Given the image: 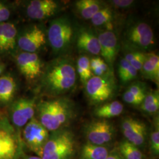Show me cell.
Wrapping results in <instances>:
<instances>
[{
  "label": "cell",
  "mask_w": 159,
  "mask_h": 159,
  "mask_svg": "<svg viewBox=\"0 0 159 159\" xmlns=\"http://www.w3.org/2000/svg\"><path fill=\"white\" fill-rule=\"evenodd\" d=\"M40 78L43 93L51 96H61L75 87L77 71L70 58L58 57L46 66Z\"/></svg>",
  "instance_id": "cell-1"
},
{
  "label": "cell",
  "mask_w": 159,
  "mask_h": 159,
  "mask_svg": "<svg viewBox=\"0 0 159 159\" xmlns=\"http://www.w3.org/2000/svg\"><path fill=\"white\" fill-rule=\"evenodd\" d=\"M39 120L48 131L65 128L76 116L74 102L64 97L42 100L36 105Z\"/></svg>",
  "instance_id": "cell-2"
},
{
  "label": "cell",
  "mask_w": 159,
  "mask_h": 159,
  "mask_svg": "<svg viewBox=\"0 0 159 159\" xmlns=\"http://www.w3.org/2000/svg\"><path fill=\"white\" fill-rule=\"evenodd\" d=\"M76 150L74 133L64 128L53 131L43 149L42 159H73Z\"/></svg>",
  "instance_id": "cell-3"
},
{
  "label": "cell",
  "mask_w": 159,
  "mask_h": 159,
  "mask_svg": "<svg viewBox=\"0 0 159 159\" xmlns=\"http://www.w3.org/2000/svg\"><path fill=\"white\" fill-rule=\"evenodd\" d=\"M126 50L145 52L154 44L153 31L148 23L136 20L127 24L123 35Z\"/></svg>",
  "instance_id": "cell-4"
},
{
  "label": "cell",
  "mask_w": 159,
  "mask_h": 159,
  "mask_svg": "<svg viewBox=\"0 0 159 159\" xmlns=\"http://www.w3.org/2000/svg\"><path fill=\"white\" fill-rule=\"evenodd\" d=\"M74 29L68 17H61L51 21L48 29V40L55 54L68 51L74 38Z\"/></svg>",
  "instance_id": "cell-5"
},
{
  "label": "cell",
  "mask_w": 159,
  "mask_h": 159,
  "mask_svg": "<svg viewBox=\"0 0 159 159\" xmlns=\"http://www.w3.org/2000/svg\"><path fill=\"white\" fill-rule=\"evenodd\" d=\"M85 93L93 104H102L113 98L117 91L113 73L102 75H93L85 85Z\"/></svg>",
  "instance_id": "cell-6"
},
{
  "label": "cell",
  "mask_w": 159,
  "mask_h": 159,
  "mask_svg": "<svg viewBox=\"0 0 159 159\" xmlns=\"http://www.w3.org/2000/svg\"><path fill=\"white\" fill-rule=\"evenodd\" d=\"M23 140L29 149L41 157L43 149L50 136L49 131L39 120L33 117L24 126Z\"/></svg>",
  "instance_id": "cell-7"
},
{
  "label": "cell",
  "mask_w": 159,
  "mask_h": 159,
  "mask_svg": "<svg viewBox=\"0 0 159 159\" xmlns=\"http://www.w3.org/2000/svg\"><path fill=\"white\" fill-rule=\"evenodd\" d=\"M84 131L88 142L103 146L113 140L116 130L111 122L107 120L98 119L87 124Z\"/></svg>",
  "instance_id": "cell-8"
},
{
  "label": "cell",
  "mask_w": 159,
  "mask_h": 159,
  "mask_svg": "<svg viewBox=\"0 0 159 159\" xmlns=\"http://www.w3.org/2000/svg\"><path fill=\"white\" fill-rule=\"evenodd\" d=\"M46 43V33L37 25L26 27L17 34V45L23 51L36 52Z\"/></svg>",
  "instance_id": "cell-9"
},
{
  "label": "cell",
  "mask_w": 159,
  "mask_h": 159,
  "mask_svg": "<svg viewBox=\"0 0 159 159\" xmlns=\"http://www.w3.org/2000/svg\"><path fill=\"white\" fill-rule=\"evenodd\" d=\"M16 61L21 74L29 81L41 77L43 74V64L37 52L22 51L17 54Z\"/></svg>",
  "instance_id": "cell-10"
},
{
  "label": "cell",
  "mask_w": 159,
  "mask_h": 159,
  "mask_svg": "<svg viewBox=\"0 0 159 159\" xmlns=\"http://www.w3.org/2000/svg\"><path fill=\"white\" fill-rule=\"evenodd\" d=\"M35 98H21L12 104L11 118L12 123L17 127H23L34 117L36 110Z\"/></svg>",
  "instance_id": "cell-11"
},
{
  "label": "cell",
  "mask_w": 159,
  "mask_h": 159,
  "mask_svg": "<svg viewBox=\"0 0 159 159\" xmlns=\"http://www.w3.org/2000/svg\"><path fill=\"white\" fill-rule=\"evenodd\" d=\"M97 37L100 46V54L104 61L113 70V65L120 50L118 37L112 30L102 32Z\"/></svg>",
  "instance_id": "cell-12"
},
{
  "label": "cell",
  "mask_w": 159,
  "mask_h": 159,
  "mask_svg": "<svg viewBox=\"0 0 159 159\" xmlns=\"http://www.w3.org/2000/svg\"><path fill=\"white\" fill-rule=\"evenodd\" d=\"M121 129L126 140L137 147L145 142L147 129L141 121L130 117H125L121 121Z\"/></svg>",
  "instance_id": "cell-13"
},
{
  "label": "cell",
  "mask_w": 159,
  "mask_h": 159,
  "mask_svg": "<svg viewBox=\"0 0 159 159\" xmlns=\"http://www.w3.org/2000/svg\"><path fill=\"white\" fill-rule=\"evenodd\" d=\"M60 7L57 2L52 0H33L27 6L28 17L33 20H42L54 16Z\"/></svg>",
  "instance_id": "cell-14"
},
{
  "label": "cell",
  "mask_w": 159,
  "mask_h": 159,
  "mask_svg": "<svg viewBox=\"0 0 159 159\" xmlns=\"http://www.w3.org/2000/svg\"><path fill=\"white\" fill-rule=\"evenodd\" d=\"M19 146L17 138L9 127L0 125V159H17Z\"/></svg>",
  "instance_id": "cell-15"
},
{
  "label": "cell",
  "mask_w": 159,
  "mask_h": 159,
  "mask_svg": "<svg viewBox=\"0 0 159 159\" xmlns=\"http://www.w3.org/2000/svg\"><path fill=\"white\" fill-rule=\"evenodd\" d=\"M76 44L81 52L94 56L100 54V46L98 37L90 30L81 29L77 35Z\"/></svg>",
  "instance_id": "cell-16"
},
{
  "label": "cell",
  "mask_w": 159,
  "mask_h": 159,
  "mask_svg": "<svg viewBox=\"0 0 159 159\" xmlns=\"http://www.w3.org/2000/svg\"><path fill=\"white\" fill-rule=\"evenodd\" d=\"M17 27L13 23H0V52H11L16 49L17 45Z\"/></svg>",
  "instance_id": "cell-17"
},
{
  "label": "cell",
  "mask_w": 159,
  "mask_h": 159,
  "mask_svg": "<svg viewBox=\"0 0 159 159\" xmlns=\"http://www.w3.org/2000/svg\"><path fill=\"white\" fill-rule=\"evenodd\" d=\"M143 76L148 80L159 83V55L154 52L146 53V58L141 70Z\"/></svg>",
  "instance_id": "cell-18"
},
{
  "label": "cell",
  "mask_w": 159,
  "mask_h": 159,
  "mask_svg": "<svg viewBox=\"0 0 159 159\" xmlns=\"http://www.w3.org/2000/svg\"><path fill=\"white\" fill-rule=\"evenodd\" d=\"M17 85L14 77L10 75L0 77V103L11 102L17 91Z\"/></svg>",
  "instance_id": "cell-19"
},
{
  "label": "cell",
  "mask_w": 159,
  "mask_h": 159,
  "mask_svg": "<svg viewBox=\"0 0 159 159\" xmlns=\"http://www.w3.org/2000/svg\"><path fill=\"white\" fill-rule=\"evenodd\" d=\"M124 106L119 101L100 104L94 111V116L100 119H108L117 117L123 113Z\"/></svg>",
  "instance_id": "cell-20"
},
{
  "label": "cell",
  "mask_w": 159,
  "mask_h": 159,
  "mask_svg": "<svg viewBox=\"0 0 159 159\" xmlns=\"http://www.w3.org/2000/svg\"><path fill=\"white\" fill-rule=\"evenodd\" d=\"M103 7L102 2L97 0H80L75 2L77 11L85 20H91Z\"/></svg>",
  "instance_id": "cell-21"
},
{
  "label": "cell",
  "mask_w": 159,
  "mask_h": 159,
  "mask_svg": "<svg viewBox=\"0 0 159 159\" xmlns=\"http://www.w3.org/2000/svg\"><path fill=\"white\" fill-rule=\"evenodd\" d=\"M109 154L107 148L87 142L81 148L80 159H106Z\"/></svg>",
  "instance_id": "cell-22"
},
{
  "label": "cell",
  "mask_w": 159,
  "mask_h": 159,
  "mask_svg": "<svg viewBox=\"0 0 159 159\" xmlns=\"http://www.w3.org/2000/svg\"><path fill=\"white\" fill-rule=\"evenodd\" d=\"M138 71L125 59L121 58L118 66V75L123 84H127L136 79Z\"/></svg>",
  "instance_id": "cell-23"
},
{
  "label": "cell",
  "mask_w": 159,
  "mask_h": 159,
  "mask_svg": "<svg viewBox=\"0 0 159 159\" xmlns=\"http://www.w3.org/2000/svg\"><path fill=\"white\" fill-rule=\"evenodd\" d=\"M140 108L147 113H156L159 109V90H155L148 92L140 105Z\"/></svg>",
  "instance_id": "cell-24"
},
{
  "label": "cell",
  "mask_w": 159,
  "mask_h": 159,
  "mask_svg": "<svg viewBox=\"0 0 159 159\" xmlns=\"http://www.w3.org/2000/svg\"><path fill=\"white\" fill-rule=\"evenodd\" d=\"M120 155L123 159H143V154L136 146L123 140L119 144Z\"/></svg>",
  "instance_id": "cell-25"
},
{
  "label": "cell",
  "mask_w": 159,
  "mask_h": 159,
  "mask_svg": "<svg viewBox=\"0 0 159 159\" xmlns=\"http://www.w3.org/2000/svg\"><path fill=\"white\" fill-rule=\"evenodd\" d=\"M77 73L79 75L84 85L93 76L90 67V61L87 56L81 55L79 57L77 63Z\"/></svg>",
  "instance_id": "cell-26"
},
{
  "label": "cell",
  "mask_w": 159,
  "mask_h": 159,
  "mask_svg": "<svg viewBox=\"0 0 159 159\" xmlns=\"http://www.w3.org/2000/svg\"><path fill=\"white\" fill-rule=\"evenodd\" d=\"M113 18V12L109 7L104 6L91 19L92 24L96 26L100 27L107 25L110 24Z\"/></svg>",
  "instance_id": "cell-27"
},
{
  "label": "cell",
  "mask_w": 159,
  "mask_h": 159,
  "mask_svg": "<svg viewBox=\"0 0 159 159\" xmlns=\"http://www.w3.org/2000/svg\"><path fill=\"white\" fill-rule=\"evenodd\" d=\"M146 58V52L134 50H127L125 54V59L137 71H141Z\"/></svg>",
  "instance_id": "cell-28"
},
{
  "label": "cell",
  "mask_w": 159,
  "mask_h": 159,
  "mask_svg": "<svg viewBox=\"0 0 159 159\" xmlns=\"http://www.w3.org/2000/svg\"><path fill=\"white\" fill-rule=\"evenodd\" d=\"M90 61V67L93 75L102 76L113 73V70L109 67L107 64L102 58L93 57Z\"/></svg>",
  "instance_id": "cell-29"
},
{
  "label": "cell",
  "mask_w": 159,
  "mask_h": 159,
  "mask_svg": "<svg viewBox=\"0 0 159 159\" xmlns=\"http://www.w3.org/2000/svg\"><path fill=\"white\" fill-rule=\"evenodd\" d=\"M127 91L137 97L144 98L148 94V87L146 84L141 81L131 83L127 89Z\"/></svg>",
  "instance_id": "cell-30"
},
{
  "label": "cell",
  "mask_w": 159,
  "mask_h": 159,
  "mask_svg": "<svg viewBox=\"0 0 159 159\" xmlns=\"http://www.w3.org/2000/svg\"><path fill=\"white\" fill-rule=\"evenodd\" d=\"M150 149L155 155L159 154V119L156 120L153 130L150 134Z\"/></svg>",
  "instance_id": "cell-31"
},
{
  "label": "cell",
  "mask_w": 159,
  "mask_h": 159,
  "mask_svg": "<svg viewBox=\"0 0 159 159\" xmlns=\"http://www.w3.org/2000/svg\"><path fill=\"white\" fill-rule=\"evenodd\" d=\"M123 99L125 102L133 106H140L144 100V98L136 96L127 90L124 93Z\"/></svg>",
  "instance_id": "cell-32"
},
{
  "label": "cell",
  "mask_w": 159,
  "mask_h": 159,
  "mask_svg": "<svg viewBox=\"0 0 159 159\" xmlns=\"http://www.w3.org/2000/svg\"><path fill=\"white\" fill-rule=\"evenodd\" d=\"M11 11L5 4L0 2V23L6 22L10 17Z\"/></svg>",
  "instance_id": "cell-33"
},
{
  "label": "cell",
  "mask_w": 159,
  "mask_h": 159,
  "mask_svg": "<svg viewBox=\"0 0 159 159\" xmlns=\"http://www.w3.org/2000/svg\"><path fill=\"white\" fill-rule=\"evenodd\" d=\"M111 2L116 7L121 8H129L134 3V1L132 0H114Z\"/></svg>",
  "instance_id": "cell-34"
},
{
  "label": "cell",
  "mask_w": 159,
  "mask_h": 159,
  "mask_svg": "<svg viewBox=\"0 0 159 159\" xmlns=\"http://www.w3.org/2000/svg\"><path fill=\"white\" fill-rule=\"evenodd\" d=\"M106 159H123L120 154L116 153L109 154Z\"/></svg>",
  "instance_id": "cell-35"
},
{
  "label": "cell",
  "mask_w": 159,
  "mask_h": 159,
  "mask_svg": "<svg viewBox=\"0 0 159 159\" xmlns=\"http://www.w3.org/2000/svg\"><path fill=\"white\" fill-rule=\"evenodd\" d=\"M4 69H5L4 65L2 63H0V75L3 73Z\"/></svg>",
  "instance_id": "cell-36"
},
{
  "label": "cell",
  "mask_w": 159,
  "mask_h": 159,
  "mask_svg": "<svg viewBox=\"0 0 159 159\" xmlns=\"http://www.w3.org/2000/svg\"><path fill=\"white\" fill-rule=\"evenodd\" d=\"M24 159H42L39 156H27Z\"/></svg>",
  "instance_id": "cell-37"
}]
</instances>
